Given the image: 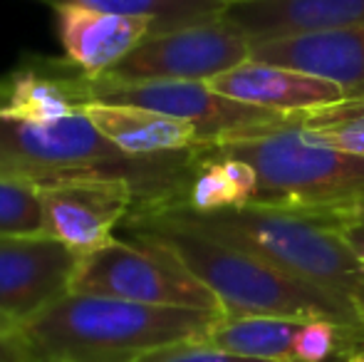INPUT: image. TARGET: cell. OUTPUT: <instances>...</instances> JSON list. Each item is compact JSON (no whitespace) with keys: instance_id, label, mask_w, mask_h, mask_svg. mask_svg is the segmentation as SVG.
Segmentation results:
<instances>
[{"instance_id":"cell-15","label":"cell","mask_w":364,"mask_h":362,"mask_svg":"<svg viewBox=\"0 0 364 362\" xmlns=\"http://www.w3.org/2000/svg\"><path fill=\"white\" fill-rule=\"evenodd\" d=\"M250 60L327 78L350 92L364 85V25L253 43Z\"/></svg>"},{"instance_id":"cell-4","label":"cell","mask_w":364,"mask_h":362,"mask_svg":"<svg viewBox=\"0 0 364 362\" xmlns=\"http://www.w3.org/2000/svg\"><path fill=\"white\" fill-rule=\"evenodd\" d=\"M193 151L168 159H132L90 122L82 107L58 122L38 124L0 115V171L30 179L70 174L127 176L136 186L134 206H154L178 188Z\"/></svg>"},{"instance_id":"cell-2","label":"cell","mask_w":364,"mask_h":362,"mask_svg":"<svg viewBox=\"0 0 364 362\" xmlns=\"http://www.w3.org/2000/svg\"><path fill=\"white\" fill-rule=\"evenodd\" d=\"M220 313L68 293L20 333L35 362H134L149 350L201 340Z\"/></svg>"},{"instance_id":"cell-11","label":"cell","mask_w":364,"mask_h":362,"mask_svg":"<svg viewBox=\"0 0 364 362\" xmlns=\"http://www.w3.org/2000/svg\"><path fill=\"white\" fill-rule=\"evenodd\" d=\"M206 85L235 102L290 117L315 115L347 102V90L332 80L260 60H245Z\"/></svg>"},{"instance_id":"cell-18","label":"cell","mask_w":364,"mask_h":362,"mask_svg":"<svg viewBox=\"0 0 364 362\" xmlns=\"http://www.w3.org/2000/svg\"><path fill=\"white\" fill-rule=\"evenodd\" d=\"M48 5H82V8L102 10V13L144 18L154 25V33L181 28V25L201 23L218 18L230 0H40ZM151 33V35H154Z\"/></svg>"},{"instance_id":"cell-23","label":"cell","mask_w":364,"mask_h":362,"mask_svg":"<svg viewBox=\"0 0 364 362\" xmlns=\"http://www.w3.org/2000/svg\"><path fill=\"white\" fill-rule=\"evenodd\" d=\"M330 223L342 233L347 243L357 251V256L364 261V211L350 213V216H325Z\"/></svg>"},{"instance_id":"cell-6","label":"cell","mask_w":364,"mask_h":362,"mask_svg":"<svg viewBox=\"0 0 364 362\" xmlns=\"http://www.w3.org/2000/svg\"><path fill=\"white\" fill-rule=\"evenodd\" d=\"M63 63V60H60ZM55 70L65 78L70 92L80 102H117V105H136L161 115L176 117L193 124L201 134L203 144H223L230 139L263 134L278 127L300 122L302 117L280 115L263 107L243 105L225 95H218L206 82H112V80H90L65 68L63 73L55 60H50Z\"/></svg>"},{"instance_id":"cell-16","label":"cell","mask_w":364,"mask_h":362,"mask_svg":"<svg viewBox=\"0 0 364 362\" xmlns=\"http://www.w3.org/2000/svg\"><path fill=\"white\" fill-rule=\"evenodd\" d=\"M312 318L283 315H218L203 340L218 350L263 362H292L295 338Z\"/></svg>"},{"instance_id":"cell-19","label":"cell","mask_w":364,"mask_h":362,"mask_svg":"<svg viewBox=\"0 0 364 362\" xmlns=\"http://www.w3.org/2000/svg\"><path fill=\"white\" fill-rule=\"evenodd\" d=\"M45 233L40 181L0 171V236Z\"/></svg>"},{"instance_id":"cell-3","label":"cell","mask_w":364,"mask_h":362,"mask_svg":"<svg viewBox=\"0 0 364 362\" xmlns=\"http://www.w3.org/2000/svg\"><path fill=\"white\" fill-rule=\"evenodd\" d=\"M255 171L248 206L305 216H350L364 211V156L315 142L300 122L263 134L206 144Z\"/></svg>"},{"instance_id":"cell-17","label":"cell","mask_w":364,"mask_h":362,"mask_svg":"<svg viewBox=\"0 0 364 362\" xmlns=\"http://www.w3.org/2000/svg\"><path fill=\"white\" fill-rule=\"evenodd\" d=\"M48 73L40 68L15 70L8 80H0V115L20 122H58L80 110V102L70 92L65 78L45 63Z\"/></svg>"},{"instance_id":"cell-8","label":"cell","mask_w":364,"mask_h":362,"mask_svg":"<svg viewBox=\"0 0 364 362\" xmlns=\"http://www.w3.org/2000/svg\"><path fill=\"white\" fill-rule=\"evenodd\" d=\"M250 40L223 13L201 23L149 35L112 73V82H208L250 60Z\"/></svg>"},{"instance_id":"cell-24","label":"cell","mask_w":364,"mask_h":362,"mask_svg":"<svg viewBox=\"0 0 364 362\" xmlns=\"http://www.w3.org/2000/svg\"><path fill=\"white\" fill-rule=\"evenodd\" d=\"M345 362H364V345H362V348H357L352 355H347Z\"/></svg>"},{"instance_id":"cell-21","label":"cell","mask_w":364,"mask_h":362,"mask_svg":"<svg viewBox=\"0 0 364 362\" xmlns=\"http://www.w3.org/2000/svg\"><path fill=\"white\" fill-rule=\"evenodd\" d=\"M134 362H263L230 355L225 350L213 348L208 340H181V343L164 345V348L149 350Z\"/></svg>"},{"instance_id":"cell-5","label":"cell","mask_w":364,"mask_h":362,"mask_svg":"<svg viewBox=\"0 0 364 362\" xmlns=\"http://www.w3.org/2000/svg\"><path fill=\"white\" fill-rule=\"evenodd\" d=\"M144 208H171L220 241L233 243L295 278L332 290L350 300L355 308L360 305L364 293V261L332 226L330 218L268 206H240L211 213H193L176 206Z\"/></svg>"},{"instance_id":"cell-1","label":"cell","mask_w":364,"mask_h":362,"mask_svg":"<svg viewBox=\"0 0 364 362\" xmlns=\"http://www.w3.org/2000/svg\"><path fill=\"white\" fill-rule=\"evenodd\" d=\"M122 228L127 236H146L171 248L178 261L216 295L223 315L322 318L364 328L360 310L347 298L220 241L171 208H132Z\"/></svg>"},{"instance_id":"cell-22","label":"cell","mask_w":364,"mask_h":362,"mask_svg":"<svg viewBox=\"0 0 364 362\" xmlns=\"http://www.w3.org/2000/svg\"><path fill=\"white\" fill-rule=\"evenodd\" d=\"M0 362H35L23 333L0 320Z\"/></svg>"},{"instance_id":"cell-12","label":"cell","mask_w":364,"mask_h":362,"mask_svg":"<svg viewBox=\"0 0 364 362\" xmlns=\"http://www.w3.org/2000/svg\"><path fill=\"white\" fill-rule=\"evenodd\" d=\"M63 63L82 78H105L154 33L144 18L102 13L82 5H55Z\"/></svg>"},{"instance_id":"cell-20","label":"cell","mask_w":364,"mask_h":362,"mask_svg":"<svg viewBox=\"0 0 364 362\" xmlns=\"http://www.w3.org/2000/svg\"><path fill=\"white\" fill-rule=\"evenodd\" d=\"M300 127L315 142L364 156V100H347L330 110L305 115Z\"/></svg>"},{"instance_id":"cell-7","label":"cell","mask_w":364,"mask_h":362,"mask_svg":"<svg viewBox=\"0 0 364 362\" xmlns=\"http://www.w3.org/2000/svg\"><path fill=\"white\" fill-rule=\"evenodd\" d=\"M70 293L109 295L223 315L216 295L178 261L176 253L146 236L112 238L107 246L80 258Z\"/></svg>"},{"instance_id":"cell-10","label":"cell","mask_w":364,"mask_h":362,"mask_svg":"<svg viewBox=\"0 0 364 362\" xmlns=\"http://www.w3.org/2000/svg\"><path fill=\"white\" fill-rule=\"evenodd\" d=\"M80 256L48 233L0 236V320L23 330L73 290Z\"/></svg>"},{"instance_id":"cell-9","label":"cell","mask_w":364,"mask_h":362,"mask_svg":"<svg viewBox=\"0 0 364 362\" xmlns=\"http://www.w3.org/2000/svg\"><path fill=\"white\" fill-rule=\"evenodd\" d=\"M45 233L80 258L112 241L136 203V186L127 176L70 174L40 181Z\"/></svg>"},{"instance_id":"cell-25","label":"cell","mask_w":364,"mask_h":362,"mask_svg":"<svg viewBox=\"0 0 364 362\" xmlns=\"http://www.w3.org/2000/svg\"><path fill=\"white\" fill-rule=\"evenodd\" d=\"M347 100H364V85L347 92Z\"/></svg>"},{"instance_id":"cell-14","label":"cell","mask_w":364,"mask_h":362,"mask_svg":"<svg viewBox=\"0 0 364 362\" xmlns=\"http://www.w3.org/2000/svg\"><path fill=\"white\" fill-rule=\"evenodd\" d=\"M223 18L253 45L364 25V0H235Z\"/></svg>"},{"instance_id":"cell-13","label":"cell","mask_w":364,"mask_h":362,"mask_svg":"<svg viewBox=\"0 0 364 362\" xmlns=\"http://www.w3.org/2000/svg\"><path fill=\"white\" fill-rule=\"evenodd\" d=\"M80 107L102 137L132 159H168L203 147L193 124L146 107L95 100Z\"/></svg>"},{"instance_id":"cell-26","label":"cell","mask_w":364,"mask_h":362,"mask_svg":"<svg viewBox=\"0 0 364 362\" xmlns=\"http://www.w3.org/2000/svg\"><path fill=\"white\" fill-rule=\"evenodd\" d=\"M230 3H235V0H230Z\"/></svg>"}]
</instances>
